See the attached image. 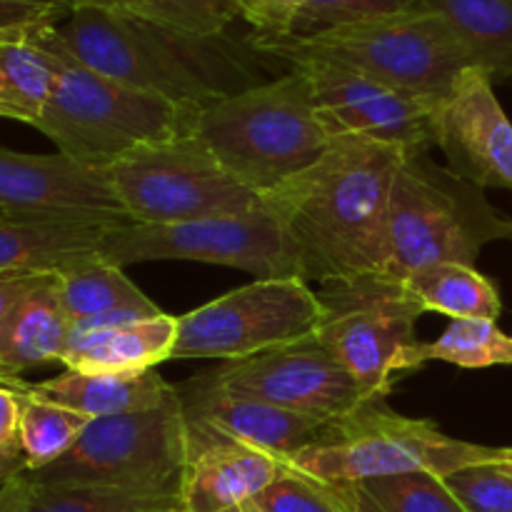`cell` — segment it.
I'll use <instances>...</instances> for the list:
<instances>
[{
  "label": "cell",
  "instance_id": "obj_1",
  "mask_svg": "<svg viewBox=\"0 0 512 512\" xmlns=\"http://www.w3.org/2000/svg\"><path fill=\"white\" fill-rule=\"evenodd\" d=\"M405 148L338 138L305 173L263 195L305 283H353L388 265V213Z\"/></svg>",
  "mask_w": 512,
  "mask_h": 512
},
{
  "label": "cell",
  "instance_id": "obj_2",
  "mask_svg": "<svg viewBox=\"0 0 512 512\" xmlns=\"http://www.w3.org/2000/svg\"><path fill=\"white\" fill-rule=\"evenodd\" d=\"M58 35L88 68L188 113L260 83L253 58L225 33L198 35L133 15L75 8L58 23Z\"/></svg>",
  "mask_w": 512,
  "mask_h": 512
},
{
  "label": "cell",
  "instance_id": "obj_3",
  "mask_svg": "<svg viewBox=\"0 0 512 512\" xmlns=\"http://www.w3.org/2000/svg\"><path fill=\"white\" fill-rule=\"evenodd\" d=\"M188 135L258 195L305 173L333 143L298 70L198 110Z\"/></svg>",
  "mask_w": 512,
  "mask_h": 512
},
{
  "label": "cell",
  "instance_id": "obj_4",
  "mask_svg": "<svg viewBox=\"0 0 512 512\" xmlns=\"http://www.w3.org/2000/svg\"><path fill=\"white\" fill-rule=\"evenodd\" d=\"M250 45L258 55L288 65L300 60L348 65L435 108L448 100L460 73L473 68L468 50L450 25L420 8L315 35H253Z\"/></svg>",
  "mask_w": 512,
  "mask_h": 512
},
{
  "label": "cell",
  "instance_id": "obj_5",
  "mask_svg": "<svg viewBox=\"0 0 512 512\" xmlns=\"http://www.w3.org/2000/svg\"><path fill=\"white\" fill-rule=\"evenodd\" d=\"M495 240H512V220L490 205L483 188L435 163L428 145L405 150L390 193L383 278L400 283L435 263L475 265Z\"/></svg>",
  "mask_w": 512,
  "mask_h": 512
},
{
  "label": "cell",
  "instance_id": "obj_6",
  "mask_svg": "<svg viewBox=\"0 0 512 512\" xmlns=\"http://www.w3.org/2000/svg\"><path fill=\"white\" fill-rule=\"evenodd\" d=\"M58 53V85L35 128L53 140L60 155L108 170L135 150L188 133L195 113L88 68L60 35Z\"/></svg>",
  "mask_w": 512,
  "mask_h": 512
},
{
  "label": "cell",
  "instance_id": "obj_7",
  "mask_svg": "<svg viewBox=\"0 0 512 512\" xmlns=\"http://www.w3.org/2000/svg\"><path fill=\"white\" fill-rule=\"evenodd\" d=\"M500 448L450 438L430 420L405 418L373 400L345 418L325 423L290 468L325 485H355L410 473L440 478L470 465L493 463Z\"/></svg>",
  "mask_w": 512,
  "mask_h": 512
},
{
  "label": "cell",
  "instance_id": "obj_8",
  "mask_svg": "<svg viewBox=\"0 0 512 512\" xmlns=\"http://www.w3.org/2000/svg\"><path fill=\"white\" fill-rule=\"evenodd\" d=\"M188 460V420L178 393L163 405L90 420L73 450L28 473L40 485L178 490Z\"/></svg>",
  "mask_w": 512,
  "mask_h": 512
},
{
  "label": "cell",
  "instance_id": "obj_9",
  "mask_svg": "<svg viewBox=\"0 0 512 512\" xmlns=\"http://www.w3.org/2000/svg\"><path fill=\"white\" fill-rule=\"evenodd\" d=\"M315 293L325 308L315 338L370 400H383L400 375L420 368L415 323L425 310L403 283L373 275L320 285Z\"/></svg>",
  "mask_w": 512,
  "mask_h": 512
},
{
  "label": "cell",
  "instance_id": "obj_10",
  "mask_svg": "<svg viewBox=\"0 0 512 512\" xmlns=\"http://www.w3.org/2000/svg\"><path fill=\"white\" fill-rule=\"evenodd\" d=\"M108 178L130 223H190L245 215L265 205L263 195L235 180L188 133L135 150L110 165Z\"/></svg>",
  "mask_w": 512,
  "mask_h": 512
},
{
  "label": "cell",
  "instance_id": "obj_11",
  "mask_svg": "<svg viewBox=\"0 0 512 512\" xmlns=\"http://www.w3.org/2000/svg\"><path fill=\"white\" fill-rule=\"evenodd\" d=\"M323 303L298 278L253 280L180 315L170 360H238L295 345L318 333Z\"/></svg>",
  "mask_w": 512,
  "mask_h": 512
},
{
  "label": "cell",
  "instance_id": "obj_12",
  "mask_svg": "<svg viewBox=\"0 0 512 512\" xmlns=\"http://www.w3.org/2000/svg\"><path fill=\"white\" fill-rule=\"evenodd\" d=\"M98 255L118 268L155 260H190L243 270L255 275V280L298 278L283 225L268 205L245 215L190 223L115 225L105 235Z\"/></svg>",
  "mask_w": 512,
  "mask_h": 512
},
{
  "label": "cell",
  "instance_id": "obj_13",
  "mask_svg": "<svg viewBox=\"0 0 512 512\" xmlns=\"http://www.w3.org/2000/svg\"><path fill=\"white\" fill-rule=\"evenodd\" d=\"M220 390L333 423L373 400L318 338L208 370Z\"/></svg>",
  "mask_w": 512,
  "mask_h": 512
},
{
  "label": "cell",
  "instance_id": "obj_14",
  "mask_svg": "<svg viewBox=\"0 0 512 512\" xmlns=\"http://www.w3.org/2000/svg\"><path fill=\"white\" fill-rule=\"evenodd\" d=\"M305 75L315 113L330 140L363 138L375 143L420 148L433 145L435 105L413 98L360 70L328 60H300L290 65Z\"/></svg>",
  "mask_w": 512,
  "mask_h": 512
},
{
  "label": "cell",
  "instance_id": "obj_15",
  "mask_svg": "<svg viewBox=\"0 0 512 512\" xmlns=\"http://www.w3.org/2000/svg\"><path fill=\"white\" fill-rule=\"evenodd\" d=\"M0 213L40 223H130L108 170L0 148Z\"/></svg>",
  "mask_w": 512,
  "mask_h": 512
},
{
  "label": "cell",
  "instance_id": "obj_16",
  "mask_svg": "<svg viewBox=\"0 0 512 512\" xmlns=\"http://www.w3.org/2000/svg\"><path fill=\"white\" fill-rule=\"evenodd\" d=\"M483 68H465L433 115V145L448 168L478 188L512 190V123Z\"/></svg>",
  "mask_w": 512,
  "mask_h": 512
},
{
  "label": "cell",
  "instance_id": "obj_17",
  "mask_svg": "<svg viewBox=\"0 0 512 512\" xmlns=\"http://www.w3.org/2000/svg\"><path fill=\"white\" fill-rule=\"evenodd\" d=\"M188 420V418H185ZM288 463L188 420L180 512H238L268 490Z\"/></svg>",
  "mask_w": 512,
  "mask_h": 512
},
{
  "label": "cell",
  "instance_id": "obj_18",
  "mask_svg": "<svg viewBox=\"0 0 512 512\" xmlns=\"http://www.w3.org/2000/svg\"><path fill=\"white\" fill-rule=\"evenodd\" d=\"M175 388L185 418L225 438L265 450L285 463L310 448L325 428L320 420L288 413L263 400L225 393L210 380L208 373L195 375L185 385Z\"/></svg>",
  "mask_w": 512,
  "mask_h": 512
},
{
  "label": "cell",
  "instance_id": "obj_19",
  "mask_svg": "<svg viewBox=\"0 0 512 512\" xmlns=\"http://www.w3.org/2000/svg\"><path fill=\"white\" fill-rule=\"evenodd\" d=\"M178 315L118 313L95 315L70 325L68 345L60 363L78 373L138 375L168 363L178 340Z\"/></svg>",
  "mask_w": 512,
  "mask_h": 512
},
{
  "label": "cell",
  "instance_id": "obj_20",
  "mask_svg": "<svg viewBox=\"0 0 512 512\" xmlns=\"http://www.w3.org/2000/svg\"><path fill=\"white\" fill-rule=\"evenodd\" d=\"M58 23L0 33V118L38 125L60 75Z\"/></svg>",
  "mask_w": 512,
  "mask_h": 512
},
{
  "label": "cell",
  "instance_id": "obj_21",
  "mask_svg": "<svg viewBox=\"0 0 512 512\" xmlns=\"http://www.w3.org/2000/svg\"><path fill=\"white\" fill-rule=\"evenodd\" d=\"M15 390L30 395V398L73 410L88 420L115 418V415L158 408L178 393L175 385L160 378L158 370L138 375L65 370L58 378L40 380V383H25L23 380Z\"/></svg>",
  "mask_w": 512,
  "mask_h": 512
},
{
  "label": "cell",
  "instance_id": "obj_22",
  "mask_svg": "<svg viewBox=\"0 0 512 512\" xmlns=\"http://www.w3.org/2000/svg\"><path fill=\"white\" fill-rule=\"evenodd\" d=\"M70 318L60 303L55 275L40 280L0 325V385L18 388L25 370L60 363Z\"/></svg>",
  "mask_w": 512,
  "mask_h": 512
},
{
  "label": "cell",
  "instance_id": "obj_23",
  "mask_svg": "<svg viewBox=\"0 0 512 512\" xmlns=\"http://www.w3.org/2000/svg\"><path fill=\"white\" fill-rule=\"evenodd\" d=\"M115 225L40 223L0 213V275L60 273L100 253Z\"/></svg>",
  "mask_w": 512,
  "mask_h": 512
},
{
  "label": "cell",
  "instance_id": "obj_24",
  "mask_svg": "<svg viewBox=\"0 0 512 512\" xmlns=\"http://www.w3.org/2000/svg\"><path fill=\"white\" fill-rule=\"evenodd\" d=\"M420 10L450 25L475 68L490 78H512V0H415Z\"/></svg>",
  "mask_w": 512,
  "mask_h": 512
},
{
  "label": "cell",
  "instance_id": "obj_25",
  "mask_svg": "<svg viewBox=\"0 0 512 512\" xmlns=\"http://www.w3.org/2000/svg\"><path fill=\"white\" fill-rule=\"evenodd\" d=\"M400 283L425 313H440L453 320H498L503 313L500 293L475 265L435 263L415 270Z\"/></svg>",
  "mask_w": 512,
  "mask_h": 512
},
{
  "label": "cell",
  "instance_id": "obj_26",
  "mask_svg": "<svg viewBox=\"0 0 512 512\" xmlns=\"http://www.w3.org/2000/svg\"><path fill=\"white\" fill-rule=\"evenodd\" d=\"M55 280L70 325L118 310L160 313L158 305L123 273V268L108 263L100 255L60 270L55 273Z\"/></svg>",
  "mask_w": 512,
  "mask_h": 512
},
{
  "label": "cell",
  "instance_id": "obj_27",
  "mask_svg": "<svg viewBox=\"0 0 512 512\" xmlns=\"http://www.w3.org/2000/svg\"><path fill=\"white\" fill-rule=\"evenodd\" d=\"M28 512H180V488L120 490L33 483Z\"/></svg>",
  "mask_w": 512,
  "mask_h": 512
},
{
  "label": "cell",
  "instance_id": "obj_28",
  "mask_svg": "<svg viewBox=\"0 0 512 512\" xmlns=\"http://www.w3.org/2000/svg\"><path fill=\"white\" fill-rule=\"evenodd\" d=\"M63 3L68 5V10H108V13L133 15L198 35L225 33L240 15L233 0H63Z\"/></svg>",
  "mask_w": 512,
  "mask_h": 512
},
{
  "label": "cell",
  "instance_id": "obj_29",
  "mask_svg": "<svg viewBox=\"0 0 512 512\" xmlns=\"http://www.w3.org/2000/svg\"><path fill=\"white\" fill-rule=\"evenodd\" d=\"M20 398H23L20 450H23L25 470L35 473V470L53 465L68 450H73V445L85 433L90 420L73 413V410L60 408V405L30 398V395L20 393Z\"/></svg>",
  "mask_w": 512,
  "mask_h": 512
},
{
  "label": "cell",
  "instance_id": "obj_30",
  "mask_svg": "<svg viewBox=\"0 0 512 512\" xmlns=\"http://www.w3.org/2000/svg\"><path fill=\"white\" fill-rule=\"evenodd\" d=\"M420 365L430 360L453 363L458 368L512 365V335L503 333L495 320H453L433 343H420Z\"/></svg>",
  "mask_w": 512,
  "mask_h": 512
},
{
  "label": "cell",
  "instance_id": "obj_31",
  "mask_svg": "<svg viewBox=\"0 0 512 512\" xmlns=\"http://www.w3.org/2000/svg\"><path fill=\"white\" fill-rule=\"evenodd\" d=\"M355 485H360L383 512H468L435 473L393 475Z\"/></svg>",
  "mask_w": 512,
  "mask_h": 512
},
{
  "label": "cell",
  "instance_id": "obj_32",
  "mask_svg": "<svg viewBox=\"0 0 512 512\" xmlns=\"http://www.w3.org/2000/svg\"><path fill=\"white\" fill-rule=\"evenodd\" d=\"M415 0H303L290 35H315L343 25L415 10Z\"/></svg>",
  "mask_w": 512,
  "mask_h": 512
},
{
  "label": "cell",
  "instance_id": "obj_33",
  "mask_svg": "<svg viewBox=\"0 0 512 512\" xmlns=\"http://www.w3.org/2000/svg\"><path fill=\"white\" fill-rule=\"evenodd\" d=\"M238 512H348L330 485L318 483L288 465L268 490L243 505Z\"/></svg>",
  "mask_w": 512,
  "mask_h": 512
},
{
  "label": "cell",
  "instance_id": "obj_34",
  "mask_svg": "<svg viewBox=\"0 0 512 512\" xmlns=\"http://www.w3.org/2000/svg\"><path fill=\"white\" fill-rule=\"evenodd\" d=\"M443 480L468 512H512V475L498 465H470Z\"/></svg>",
  "mask_w": 512,
  "mask_h": 512
},
{
  "label": "cell",
  "instance_id": "obj_35",
  "mask_svg": "<svg viewBox=\"0 0 512 512\" xmlns=\"http://www.w3.org/2000/svg\"><path fill=\"white\" fill-rule=\"evenodd\" d=\"M240 18L253 25L255 35L283 38L293 33L303 0H233Z\"/></svg>",
  "mask_w": 512,
  "mask_h": 512
},
{
  "label": "cell",
  "instance_id": "obj_36",
  "mask_svg": "<svg viewBox=\"0 0 512 512\" xmlns=\"http://www.w3.org/2000/svg\"><path fill=\"white\" fill-rule=\"evenodd\" d=\"M68 13L70 10L63 0H0V33L60 23Z\"/></svg>",
  "mask_w": 512,
  "mask_h": 512
},
{
  "label": "cell",
  "instance_id": "obj_37",
  "mask_svg": "<svg viewBox=\"0 0 512 512\" xmlns=\"http://www.w3.org/2000/svg\"><path fill=\"white\" fill-rule=\"evenodd\" d=\"M20 415H23L20 393L8 385H0V448H20Z\"/></svg>",
  "mask_w": 512,
  "mask_h": 512
},
{
  "label": "cell",
  "instance_id": "obj_38",
  "mask_svg": "<svg viewBox=\"0 0 512 512\" xmlns=\"http://www.w3.org/2000/svg\"><path fill=\"white\" fill-rule=\"evenodd\" d=\"M55 273H3L0 275V325L5 323L15 305L35 288L43 278Z\"/></svg>",
  "mask_w": 512,
  "mask_h": 512
},
{
  "label": "cell",
  "instance_id": "obj_39",
  "mask_svg": "<svg viewBox=\"0 0 512 512\" xmlns=\"http://www.w3.org/2000/svg\"><path fill=\"white\" fill-rule=\"evenodd\" d=\"M30 483L28 470L18 473L15 478H10L8 483L0 488V512H28L30 510Z\"/></svg>",
  "mask_w": 512,
  "mask_h": 512
},
{
  "label": "cell",
  "instance_id": "obj_40",
  "mask_svg": "<svg viewBox=\"0 0 512 512\" xmlns=\"http://www.w3.org/2000/svg\"><path fill=\"white\" fill-rule=\"evenodd\" d=\"M330 490L348 512H383L360 485H330Z\"/></svg>",
  "mask_w": 512,
  "mask_h": 512
},
{
  "label": "cell",
  "instance_id": "obj_41",
  "mask_svg": "<svg viewBox=\"0 0 512 512\" xmlns=\"http://www.w3.org/2000/svg\"><path fill=\"white\" fill-rule=\"evenodd\" d=\"M25 470V458H23V450L20 448H0V488L8 483L10 478H15L18 473Z\"/></svg>",
  "mask_w": 512,
  "mask_h": 512
},
{
  "label": "cell",
  "instance_id": "obj_42",
  "mask_svg": "<svg viewBox=\"0 0 512 512\" xmlns=\"http://www.w3.org/2000/svg\"><path fill=\"white\" fill-rule=\"evenodd\" d=\"M493 465H498V468L503 470V473L512 475V448H500L498 458L493 460Z\"/></svg>",
  "mask_w": 512,
  "mask_h": 512
}]
</instances>
